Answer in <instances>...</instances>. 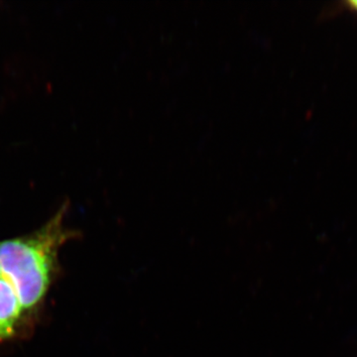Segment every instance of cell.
I'll return each instance as SVG.
<instances>
[{
  "instance_id": "obj_1",
  "label": "cell",
  "mask_w": 357,
  "mask_h": 357,
  "mask_svg": "<svg viewBox=\"0 0 357 357\" xmlns=\"http://www.w3.org/2000/svg\"><path fill=\"white\" fill-rule=\"evenodd\" d=\"M67 210L68 204H64L49 222L31 234L0 241V271L15 289L32 321L57 278L61 248L79 236L65 227Z\"/></svg>"
},
{
  "instance_id": "obj_2",
  "label": "cell",
  "mask_w": 357,
  "mask_h": 357,
  "mask_svg": "<svg viewBox=\"0 0 357 357\" xmlns=\"http://www.w3.org/2000/svg\"><path fill=\"white\" fill-rule=\"evenodd\" d=\"M32 321L23 309L15 289L0 274V344L22 335L31 328Z\"/></svg>"
},
{
  "instance_id": "obj_3",
  "label": "cell",
  "mask_w": 357,
  "mask_h": 357,
  "mask_svg": "<svg viewBox=\"0 0 357 357\" xmlns=\"http://www.w3.org/2000/svg\"><path fill=\"white\" fill-rule=\"evenodd\" d=\"M345 6H347V8L351 9V10L356 11L357 13V0H351V1L345 2Z\"/></svg>"
},
{
  "instance_id": "obj_4",
  "label": "cell",
  "mask_w": 357,
  "mask_h": 357,
  "mask_svg": "<svg viewBox=\"0 0 357 357\" xmlns=\"http://www.w3.org/2000/svg\"><path fill=\"white\" fill-rule=\"evenodd\" d=\"M0 274H1V271H0Z\"/></svg>"
}]
</instances>
